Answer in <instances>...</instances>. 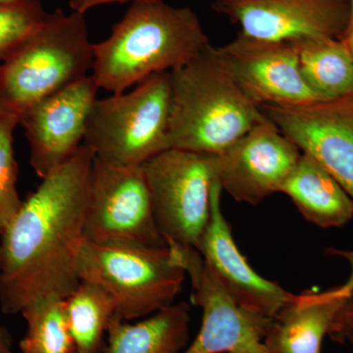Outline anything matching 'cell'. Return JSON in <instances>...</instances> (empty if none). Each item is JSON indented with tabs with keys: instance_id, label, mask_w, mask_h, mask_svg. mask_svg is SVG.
Instances as JSON below:
<instances>
[{
	"instance_id": "cell-24",
	"label": "cell",
	"mask_w": 353,
	"mask_h": 353,
	"mask_svg": "<svg viewBox=\"0 0 353 353\" xmlns=\"http://www.w3.org/2000/svg\"><path fill=\"white\" fill-rule=\"evenodd\" d=\"M328 336L339 343H350L353 347V290L332 323Z\"/></svg>"
},
{
	"instance_id": "cell-1",
	"label": "cell",
	"mask_w": 353,
	"mask_h": 353,
	"mask_svg": "<svg viewBox=\"0 0 353 353\" xmlns=\"http://www.w3.org/2000/svg\"><path fill=\"white\" fill-rule=\"evenodd\" d=\"M94 154L87 145L41 179L0 234V308L21 314L44 299H65L80 284L88 176Z\"/></svg>"
},
{
	"instance_id": "cell-12",
	"label": "cell",
	"mask_w": 353,
	"mask_h": 353,
	"mask_svg": "<svg viewBox=\"0 0 353 353\" xmlns=\"http://www.w3.org/2000/svg\"><path fill=\"white\" fill-rule=\"evenodd\" d=\"M218 50L243 94L259 108L322 101L304 81L292 43L265 41L238 32L236 38Z\"/></svg>"
},
{
	"instance_id": "cell-14",
	"label": "cell",
	"mask_w": 353,
	"mask_h": 353,
	"mask_svg": "<svg viewBox=\"0 0 353 353\" xmlns=\"http://www.w3.org/2000/svg\"><path fill=\"white\" fill-rule=\"evenodd\" d=\"M99 90L92 75L85 76L37 102L21 116L31 166L39 178L61 166L83 145Z\"/></svg>"
},
{
	"instance_id": "cell-19",
	"label": "cell",
	"mask_w": 353,
	"mask_h": 353,
	"mask_svg": "<svg viewBox=\"0 0 353 353\" xmlns=\"http://www.w3.org/2000/svg\"><path fill=\"white\" fill-rule=\"evenodd\" d=\"M292 43L304 81L322 101L353 95V53L343 39L312 37Z\"/></svg>"
},
{
	"instance_id": "cell-17",
	"label": "cell",
	"mask_w": 353,
	"mask_h": 353,
	"mask_svg": "<svg viewBox=\"0 0 353 353\" xmlns=\"http://www.w3.org/2000/svg\"><path fill=\"white\" fill-rule=\"evenodd\" d=\"M281 192L304 219L322 229L341 228L353 218V199L326 169L303 153Z\"/></svg>"
},
{
	"instance_id": "cell-26",
	"label": "cell",
	"mask_w": 353,
	"mask_h": 353,
	"mask_svg": "<svg viewBox=\"0 0 353 353\" xmlns=\"http://www.w3.org/2000/svg\"><path fill=\"white\" fill-rule=\"evenodd\" d=\"M328 254L334 255V256L341 257L347 262L350 267V277H348L347 282L343 283L341 285V290L343 292L350 294V292L353 290V250H336V248H328L326 250Z\"/></svg>"
},
{
	"instance_id": "cell-30",
	"label": "cell",
	"mask_w": 353,
	"mask_h": 353,
	"mask_svg": "<svg viewBox=\"0 0 353 353\" xmlns=\"http://www.w3.org/2000/svg\"><path fill=\"white\" fill-rule=\"evenodd\" d=\"M0 269H1V250H0Z\"/></svg>"
},
{
	"instance_id": "cell-5",
	"label": "cell",
	"mask_w": 353,
	"mask_h": 353,
	"mask_svg": "<svg viewBox=\"0 0 353 353\" xmlns=\"http://www.w3.org/2000/svg\"><path fill=\"white\" fill-rule=\"evenodd\" d=\"M77 272L80 281L94 283L115 301L118 317L134 321L174 303L185 274L170 248L83 240Z\"/></svg>"
},
{
	"instance_id": "cell-15",
	"label": "cell",
	"mask_w": 353,
	"mask_h": 353,
	"mask_svg": "<svg viewBox=\"0 0 353 353\" xmlns=\"http://www.w3.org/2000/svg\"><path fill=\"white\" fill-rule=\"evenodd\" d=\"M221 188L211 185L210 218L196 246L204 262L236 305L253 314L273 318L292 294L253 270L234 243L221 208Z\"/></svg>"
},
{
	"instance_id": "cell-8",
	"label": "cell",
	"mask_w": 353,
	"mask_h": 353,
	"mask_svg": "<svg viewBox=\"0 0 353 353\" xmlns=\"http://www.w3.org/2000/svg\"><path fill=\"white\" fill-rule=\"evenodd\" d=\"M143 165L121 166L94 157L88 181L85 240L167 245L155 224Z\"/></svg>"
},
{
	"instance_id": "cell-2",
	"label": "cell",
	"mask_w": 353,
	"mask_h": 353,
	"mask_svg": "<svg viewBox=\"0 0 353 353\" xmlns=\"http://www.w3.org/2000/svg\"><path fill=\"white\" fill-rule=\"evenodd\" d=\"M209 44L189 7L138 0L114 26L110 37L94 44L92 77L99 88L123 94L150 76L181 68Z\"/></svg>"
},
{
	"instance_id": "cell-16",
	"label": "cell",
	"mask_w": 353,
	"mask_h": 353,
	"mask_svg": "<svg viewBox=\"0 0 353 353\" xmlns=\"http://www.w3.org/2000/svg\"><path fill=\"white\" fill-rule=\"evenodd\" d=\"M350 294L339 287L292 294L272 318L263 343L269 353H322L323 341Z\"/></svg>"
},
{
	"instance_id": "cell-20",
	"label": "cell",
	"mask_w": 353,
	"mask_h": 353,
	"mask_svg": "<svg viewBox=\"0 0 353 353\" xmlns=\"http://www.w3.org/2000/svg\"><path fill=\"white\" fill-rule=\"evenodd\" d=\"M65 308L77 353H103L109 324L117 313L111 294L99 285L81 281L65 299Z\"/></svg>"
},
{
	"instance_id": "cell-3",
	"label": "cell",
	"mask_w": 353,
	"mask_h": 353,
	"mask_svg": "<svg viewBox=\"0 0 353 353\" xmlns=\"http://www.w3.org/2000/svg\"><path fill=\"white\" fill-rule=\"evenodd\" d=\"M171 73V148L216 155L266 119L209 44Z\"/></svg>"
},
{
	"instance_id": "cell-13",
	"label": "cell",
	"mask_w": 353,
	"mask_h": 353,
	"mask_svg": "<svg viewBox=\"0 0 353 353\" xmlns=\"http://www.w3.org/2000/svg\"><path fill=\"white\" fill-rule=\"evenodd\" d=\"M212 9L240 34L265 41L343 39L350 23L348 0H215Z\"/></svg>"
},
{
	"instance_id": "cell-10",
	"label": "cell",
	"mask_w": 353,
	"mask_h": 353,
	"mask_svg": "<svg viewBox=\"0 0 353 353\" xmlns=\"http://www.w3.org/2000/svg\"><path fill=\"white\" fill-rule=\"evenodd\" d=\"M303 152L268 118L219 154L214 178L234 201L257 205L281 192Z\"/></svg>"
},
{
	"instance_id": "cell-7",
	"label": "cell",
	"mask_w": 353,
	"mask_h": 353,
	"mask_svg": "<svg viewBox=\"0 0 353 353\" xmlns=\"http://www.w3.org/2000/svg\"><path fill=\"white\" fill-rule=\"evenodd\" d=\"M143 168L155 224L167 245L196 248L210 218L213 155L169 148Z\"/></svg>"
},
{
	"instance_id": "cell-23",
	"label": "cell",
	"mask_w": 353,
	"mask_h": 353,
	"mask_svg": "<svg viewBox=\"0 0 353 353\" xmlns=\"http://www.w3.org/2000/svg\"><path fill=\"white\" fill-rule=\"evenodd\" d=\"M19 121L0 112V234L19 212L23 202L17 190L18 166L13 132Z\"/></svg>"
},
{
	"instance_id": "cell-27",
	"label": "cell",
	"mask_w": 353,
	"mask_h": 353,
	"mask_svg": "<svg viewBox=\"0 0 353 353\" xmlns=\"http://www.w3.org/2000/svg\"><path fill=\"white\" fill-rule=\"evenodd\" d=\"M0 353H14L12 338L2 327H0Z\"/></svg>"
},
{
	"instance_id": "cell-31",
	"label": "cell",
	"mask_w": 353,
	"mask_h": 353,
	"mask_svg": "<svg viewBox=\"0 0 353 353\" xmlns=\"http://www.w3.org/2000/svg\"><path fill=\"white\" fill-rule=\"evenodd\" d=\"M231 353H234V352H231Z\"/></svg>"
},
{
	"instance_id": "cell-11",
	"label": "cell",
	"mask_w": 353,
	"mask_h": 353,
	"mask_svg": "<svg viewBox=\"0 0 353 353\" xmlns=\"http://www.w3.org/2000/svg\"><path fill=\"white\" fill-rule=\"evenodd\" d=\"M303 153L314 158L353 199V95L299 106H260Z\"/></svg>"
},
{
	"instance_id": "cell-25",
	"label": "cell",
	"mask_w": 353,
	"mask_h": 353,
	"mask_svg": "<svg viewBox=\"0 0 353 353\" xmlns=\"http://www.w3.org/2000/svg\"><path fill=\"white\" fill-rule=\"evenodd\" d=\"M138 1V0H69L70 8L76 12L85 14L87 11L94 7L104 6V4L114 3V2Z\"/></svg>"
},
{
	"instance_id": "cell-22",
	"label": "cell",
	"mask_w": 353,
	"mask_h": 353,
	"mask_svg": "<svg viewBox=\"0 0 353 353\" xmlns=\"http://www.w3.org/2000/svg\"><path fill=\"white\" fill-rule=\"evenodd\" d=\"M39 0L0 3V60L6 61L34 34L48 18Z\"/></svg>"
},
{
	"instance_id": "cell-29",
	"label": "cell",
	"mask_w": 353,
	"mask_h": 353,
	"mask_svg": "<svg viewBox=\"0 0 353 353\" xmlns=\"http://www.w3.org/2000/svg\"><path fill=\"white\" fill-rule=\"evenodd\" d=\"M13 1H20V0H0V3H1V2H13Z\"/></svg>"
},
{
	"instance_id": "cell-9",
	"label": "cell",
	"mask_w": 353,
	"mask_h": 353,
	"mask_svg": "<svg viewBox=\"0 0 353 353\" xmlns=\"http://www.w3.org/2000/svg\"><path fill=\"white\" fill-rule=\"evenodd\" d=\"M168 246L190 279L192 304L202 310L199 334L182 353H269L263 340L272 318L236 305L196 248L175 243Z\"/></svg>"
},
{
	"instance_id": "cell-4",
	"label": "cell",
	"mask_w": 353,
	"mask_h": 353,
	"mask_svg": "<svg viewBox=\"0 0 353 353\" xmlns=\"http://www.w3.org/2000/svg\"><path fill=\"white\" fill-rule=\"evenodd\" d=\"M92 63L85 14L48 13L32 38L0 64V112L19 121L37 102L88 76Z\"/></svg>"
},
{
	"instance_id": "cell-28",
	"label": "cell",
	"mask_w": 353,
	"mask_h": 353,
	"mask_svg": "<svg viewBox=\"0 0 353 353\" xmlns=\"http://www.w3.org/2000/svg\"><path fill=\"white\" fill-rule=\"evenodd\" d=\"M348 4H350V23H348L347 32L343 39L353 53V0H348Z\"/></svg>"
},
{
	"instance_id": "cell-18",
	"label": "cell",
	"mask_w": 353,
	"mask_h": 353,
	"mask_svg": "<svg viewBox=\"0 0 353 353\" xmlns=\"http://www.w3.org/2000/svg\"><path fill=\"white\" fill-rule=\"evenodd\" d=\"M190 336V306L173 303L138 322L114 316L103 353H182Z\"/></svg>"
},
{
	"instance_id": "cell-6",
	"label": "cell",
	"mask_w": 353,
	"mask_h": 353,
	"mask_svg": "<svg viewBox=\"0 0 353 353\" xmlns=\"http://www.w3.org/2000/svg\"><path fill=\"white\" fill-rule=\"evenodd\" d=\"M170 104V72L148 77L129 94L97 99L83 145L108 163L141 166L171 148Z\"/></svg>"
},
{
	"instance_id": "cell-21",
	"label": "cell",
	"mask_w": 353,
	"mask_h": 353,
	"mask_svg": "<svg viewBox=\"0 0 353 353\" xmlns=\"http://www.w3.org/2000/svg\"><path fill=\"white\" fill-rule=\"evenodd\" d=\"M27 324L21 353H77L70 333L65 299H44L21 313Z\"/></svg>"
}]
</instances>
